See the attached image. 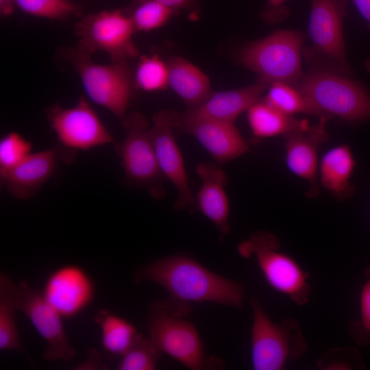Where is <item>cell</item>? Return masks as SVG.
<instances>
[{
	"label": "cell",
	"instance_id": "8",
	"mask_svg": "<svg viewBox=\"0 0 370 370\" xmlns=\"http://www.w3.org/2000/svg\"><path fill=\"white\" fill-rule=\"evenodd\" d=\"M347 14V0H310L311 45L304 55L311 69L351 73L343 32Z\"/></svg>",
	"mask_w": 370,
	"mask_h": 370
},
{
	"label": "cell",
	"instance_id": "17",
	"mask_svg": "<svg viewBox=\"0 0 370 370\" xmlns=\"http://www.w3.org/2000/svg\"><path fill=\"white\" fill-rule=\"evenodd\" d=\"M327 117L319 118L317 124L306 130L294 132L284 136L286 162L295 175L307 181L310 185L308 197H317L319 193L318 182V151L328 138Z\"/></svg>",
	"mask_w": 370,
	"mask_h": 370
},
{
	"label": "cell",
	"instance_id": "1",
	"mask_svg": "<svg viewBox=\"0 0 370 370\" xmlns=\"http://www.w3.org/2000/svg\"><path fill=\"white\" fill-rule=\"evenodd\" d=\"M144 281L161 286L171 299L186 304L208 301L243 307V284L214 273L185 255L162 258L144 265L137 271L135 282Z\"/></svg>",
	"mask_w": 370,
	"mask_h": 370
},
{
	"label": "cell",
	"instance_id": "3",
	"mask_svg": "<svg viewBox=\"0 0 370 370\" xmlns=\"http://www.w3.org/2000/svg\"><path fill=\"white\" fill-rule=\"evenodd\" d=\"M64 53L79 75L88 98L123 124L136 87L129 61L98 64L92 61L91 54L77 47L66 49Z\"/></svg>",
	"mask_w": 370,
	"mask_h": 370
},
{
	"label": "cell",
	"instance_id": "34",
	"mask_svg": "<svg viewBox=\"0 0 370 370\" xmlns=\"http://www.w3.org/2000/svg\"><path fill=\"white\" fill-rule=\"evenodd\" d=\"M166 7L178 12L180 10H191L195 7L196 0H156Z\"/></svg>",
	"mask_w": 370,
	"mask_h": 370
},
{
	"label": "cell",
	"instance_id": "4",
	"mask_svg": "<svg viewBox=\"0 0 370 370\" xmlns=\"http://www.w3.org/2000/svg\"><path fill=\"white\" fill-rule=\"evenodd\" d=\"M238 251L245 258L255 259L266 282L274 291L298 306L308 302L311 292L310 273L281 250L275 235L258 231L239 243Z\"/></svg>",
	"mask_w": 370,
	"mask_h": 370
},
{
	"label": "cell",
	"instance_id": "10",
	"mask_svg": "<svg viewBox=\"0 0 370 370\" xmlns=\"http://www.w3.org/2000/svg\"><path fill=\"white\" fill-rule=\"evenodd\" d=\"M126 129L124 140L115 146L125 178L134 185L145 188L153 197L164 195L162 173L156 159L147 118L133 112L123 124Z\"/></svg>",
	"mask_w": 370,
	"mask_h": 370
},
{
	"label": "cell",
	"instance_id": "33",
	"mask_svg": "<svg viewBox=\"0 0 370 370\" xmlns=\"http://www.w3.org/2000/svg\"><path fill=\"white\" fill-rule=\"evenodd\" d=\"M288 0H267L260 12L261 18L269 25H275L286 19L290 14Z\"/></svg>",
	"mask_w": 370,
	"mask_h": 370
},
{
	"label": "cell",
	"instance_id": "15",
	"mask_svg": "<svg viewBox=\"0 0 370 370\" xmlns=\"http://www.w3.org/2000/svg\"><path fill=\"white\" fill-rule=\"evenodd\" d=\"M41 291L63 319L77 316L90 305L95 295L90 275L75 264H66L53 270L47 278Z\"/></svg>",
	"mask_w": 370,
	"mask_h": 370
},
{
	"label": "cell",
	"instance_id": "32",
	"mask_svg": "<svg viewBox=\"0 0 370 370\" xmlns=\"http://www.w3.org/2000/svg\"><path fill=\"white\" fill-rule=\"evenodd\" d=\"M366 275L360 295V318L349 327L350 336L361 345H370V266Z\"/></svg>",
	"mask_w": 370,
	"mask_h": 370
},
{
	"label": "cell",
	"instance_id": "9",
	"mask_svg": "<svg viewBox=\"0 0 370 370\" xmlns=\"http://www.w3.org/2000/svg\"><path fill=\"white\" fill-rule=\"evenodd\" d=\"M183 317L166 301L154 302L147 317L149 337L162 353L190 369L216 367L218 360L206 356L195 327Z\"/></svg>",
	"mask_w": 370,
	"mask_h": 370
},
{
	"label": "cell",
	"instance_id": "19",
	"mask_svg": "<svg viewBox=\"0 0 370 370\" xmlns=\"http://www.w3.org/2000/svg\"><path fill=\"white\" fill-rule=\"evenodd\" d=\"M269 84L258 79L256 82L240 88L212 92L199 105L185 112L197 116L234 123L241 113L262 99Z\"/></svg>",
	"mask_w": 370,
	"mask_h": 370
},
{
	"label": "cell",
	"instance_id": "35",
	"mask_svg": "<svg viewBox=\"0 0 370 370\" xmlns=\"http://www.w3.org/2000/svg\"><path fill=\"white\" fill-rule=\"evenodd\" d=\"M356 8L370 26V0H353ZM366 66L370 71V58L367 60Z\"/></svg>",
	"mask_w": 370,
	"mask_h": 370
},
{
	"label": "cell",
	"instance_id": "24",
	"mask_svg": "<svg viewBox=\"0 0 370 370\" xmlns=\"http://www.w3.org/2000/svg\"><path fill=\"white\" fill-rule=\"evenodd\" d=\"M262 99L290 115L304 113L318 116L314 108L295 86L280 82L271 83Z\"/></svg>",
	"mask_w": 370,
	"mask_h": 370
},
{
	"label": "cell",
	"instance_id": "31",
	"mask_svg": "<svg viewBox=\"0 0 370 370\" xmlns=\"http://www.w3.org/2000/svg\"><path fill=\"white\" fill-rule=\"evenodd\" d=\"M323 370H349L360 369L363 362L358 352L352 347H332L327 350L317 361Z\"/></svg>",
	"mask_w": 370,
	"mask_h": 370
},
{
	"label": "cell",
	"instance_id": "14",
	"mask_svg": "<svg viewBox=\"0 0 370 370\" xmlns=\"http://www.w3.org/2000/svg\"><path fill=\"white\" fill-rule=\"evenodd\" d=\"M173 126L193 136L219 164L238 158L249 151L234 123L173 112Z\"/></svg>",
	"mask_w": 370,
	"mask_h": 370
},
{
	"label": "cell",
	"instance_id": "30",
	"mask_svg": "<svg viewBox=\"0 0 370 370\" xmlns=\"http://www.w3.org/2000/svg\"><path fill=\"white\" fill-rule=\"evenodd\" d=\"M31 142L16 132H10L0 140V175L8 172L32 153Z\"/></svg>",
	"mask_w": 370,
	"mask_h": 370
},
{
	"label": "cell",
	"instance_id": "22",
	"mask_svg": "<svg viewBox=\"0 0 370 370\" xmlns=\"http://www.w3.org/2000/svg\"><path fill=\"white\" fill-rule=\"evenodd\" d=\"M247 117L252 134L257 138L285 136L310 127L307 121L298 120L293 115L276 109L262 99L248 108Z\"/></svg>",
	"mask_w": 370,
	"mask_h": 370
},
{
	"label": "cell",
	"instance_id": "37",
	"mask_svg": "<svg viewBox=\"0 0 370 370\" xmlns=\"http://www.w3.org/2000/svg\"><path fill=\"white\" fill-rule=\"evenodd\" d=\"M14 0H0V12L4 16H10L14 10Z\"/></svg>",
	"mask_w": 370,
	"mask_h": 370
},
{
	"label": "cell",
	"instance_id": "16",
	"mask_svg": "<svg viewBox=\"0 0 370 370\" xmlns=\"http://www.w3.org/2000/svg\"><path fill=\"white\" fill-rule=\"evenodd\" d=\"M74 158V152L60 145L32 153L18 165L0 175L1 184L14 197L33 196L56 173L62 161Z\"/></svg>",
	"mask_w": 370,
	"mask_h": 370
},
{
	"label": "cell",
	"instance_id": "5",
	"mask_svg": "<svg viewBox=\"0 0 370 370\" xmlns=\"http://www.w3.org/2000/svg\"><path fill=\"white\" fill-rule=\"evenodd\" d=\"M253 312L251 347L255 370H281L289 362L300 359L308 345L299 323L285 317L274 323L256 297L250 300Z\"/></svg>",
	"mask_w": 370,
	"mask_h": 370
},
{
	"label": "cell",
	"instance_id": "18",
	"mask_svg": "<svg viewBox=\"0 0 370 370\" xmlns=\"http://www.w3.org/2000/svg\"><path fill=\"white\" fill-rule=\"evenodd\" d=\"M196 172L201 181V186L195 197V210H199L206 217L223 238L230 232V205L225 190L227 176L217 164L210 162L199 163Z\"/></svg>",
	"mask_w": 370,
	"mask_h": 370
},
{
	"label": "cell",
	"instance_id": "21",
	"mask_svg": "<svg viewBox=\"0 0 370 370\" xmlns=\"http://www.w3.org/2000/svg\"><path fill=\"white\" fill-rule=\"evenodd\" d=\"M166 63L168 87L183 100L187 109L197 106L212 92L208 75L190 61L175 56Z\"/></svg>",
	"mask_w": 370,
	"mask_h": 370
},
{
	"label": "cell",
	"instance_id": "12",
	"mask_svg": "<svg viewBox=\"0 0 370 370\" xmlns=\"http://www.w3.org/2000/svg\"><path fill=\"white\" fill-rule=\"evenodd\" d=\"M47 120L59 145L73 152L114 142L112 135L83 97L73 107L53 105L47 110Z\"/></svg>",
	"mask_w": 370,
	"mask_h": 370
},
{
	"label": "cell",
	"instance_id": "25",
	"mask_svg": "<svg viewBox=\"0 0 370 370\" xmlns=\"http://www.w3.org/2000/svg\"><path fill=\"white\" fill-rule=\"evenodd\" d=\"M136 87L146 92L164 90L168 87V66L158 55L141 56L134 71Z\"/></svg>",
	"mask_w": 370,
	"mask_h": 370
},
{
	"label": "cell",
	"instance_id": "23",
	"mask_svg": "<svg viewBox=\"0 0 370 370\" xmlns=\"http://www.w3.org/2000/svg\"><path fill=\"white\" fill-rule=\"evenodd\" d=\"M94 321L100 328L103 352L111 358L123 356L140 334L132 323L108 310L97 312Z\"/></svg>",
	"mask_w": 370,
	"mask_h": 370
},
{
	"label": "cell",
	"instance_id": "20",
	"mask_svg": "<svg viewBox=\"0 0 370 370\" xmlns=\"http://www.w3.org/2000/svg\"><path fill=\"white\" fill-rule=\"evenodd\" d=\"M356 164L349 146L332 147L324 153L318 166L319 184L337 199H347L356 189L350 182Z\"/></svg>",
	"mask_w": 370,
	"mask_h": 370
},
{
	"label": "cell",
	"instance_id": "6",
	"mask_svg": "<svg viewBox=\"0 0 370 370\" xmlns=\"http://www.w3.org/2000/svg\"><path fill=\"white\" fill-rule=\"evenodd\" d=\"M301 32L280 30L243 47L238 62L269 84L296 86L301 78Z\"/></svg>",
	"mask_w": 370,
	"mask_h": 370
},
{
	"label": "cell",
	"instance_id": "28",
	"mask_svg": "<svg viewBox=\"0 0 370 370\" xmlns=\"http://www.w3.org/2000/svg\"><path fill=\"white\" fill-rule=\"evenodd\" d=\"M14 3L26 14L51 20H64L79 11L70 0H14Z\"/></svg>",
	"mask_w": 370,
	"mask_h": 370
},
{
	"label": "cell",
	"instance_id": "7",
	"mask_svg": "<svg viewBox=\"0 0 370 370\" xmlns=\"http://www.w3.org/2000/svg\"><path fill=\"white\" fill-rule=\"evenodd\" d=\"M0 292L21 312L47 343L43 357L49 362H67L73 359L76 349L66 332L62 317L47 301L42 291L32 288L27 282H14L4 272L0 273Z\"/></svg>",
	"mask_w": 370,
	"mask_h": 370
},
{
	"label": "cell",
	"instance_id": "2",
	"mask_svg": "<svg viewBox=\"0 0 370 370\" xmlns=\"http://www.w3.org/2000/svg\"><path fill=\"white\" fill-rule=\"evenodd\" d=\"M295 86L319 118L337 117L349 123L370 120V95L363 86L346 75L310 69Z\"/></svg>",
	"mask_w": 370,
	"mask_h": 370
},
{
	"label": "cell",
	"instance_id": "13",
	"mask_svg": "<svg viewBox=\"0 0 370 370\" xmlns=\"http://www.w3.org/2000/svg\"><path fill=\"white\" fill-rule=\"evenodd\" d=\"M173 112L163 110L156 112L149 127L151 140L159 168L175 186L177 197L175 208L195 210V197L188 182L184 162L173 134Z\"/></svg>",
	"mask_w": 370,
	"mask_h": 370
},
{
	"label": "cell",
	"instance_id": "29",
	"mask_svg": "<svg viewBox=\"0 0 370 370\" xmlns=\"http://www.w3.org/2000/svg\"><path fill=\"white\" fill-rule=\"evenodd\" d=\"M16 308L9 298L0 292V350L16 352L27 357L17 328Z\"/></svg>",
	"mask_w": 370,
	"mask_h": 370
},
{
	"label": "cell",
	"instance_id": "26",
	"mask_svg": "<svg viewBox=\"0 0 370 370\" xmlns=\"http://www.w3.org/2000/svg\"><path fill=\"white\" fill-rule=\"evenodd\" d=\"M162 352L151 340L140 334L129 349L119 358V370H152Z\"/></svg>",
	"mask_w": 370,
	"mask_h": 370
},
{
	"label": "cell",
	"instance_id": "36",
	"mask_svg": "<svg viewBox=\"0 0 370 370\" xmlns=\"http://www.w3.org/2000/svg\"><path fill=\"white\" fill-rule=\"evenodd\" d=\"M96 355V353H95ZM93 354H90L88 358L77 368V369H103V365L99 356L92 357Z\"/></svg>",
	"mask_w": 370,
	"mask_h": 370
},
{
	"label": "cell",
	"instance_id": "11",
	"mask_svg": "<svg viewBox=\"0 0 370 370\" xmlns=\"http://www.w3.org/2000/svg\"><path fill=\"white\" fill-rule=\"evenodd\" d=\"M136 32L128 14L120 10H105L87 16L74 28L79 49L88 53L101 51L111 62L130 61L139 57L133 41Z\"/></svg>",
	"mask_w": 370,
	"mask_h": 370
},
{
	"label": "cell",
	"instance_id": "27",
	"mask_svg": "<svg viewBox=\"0 0 370 370\" xmlns=\"http://www.w3.org/2000/svg\"><path fill=\"white\" fill-rule=\"evenodd\" d=\"M175 13L156 0H140L128 15L136 32H150L166 25Z\"/></svg>",
	"mask_w": 370,
	"mask_h": 370
}]
</instances>
